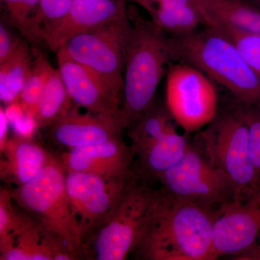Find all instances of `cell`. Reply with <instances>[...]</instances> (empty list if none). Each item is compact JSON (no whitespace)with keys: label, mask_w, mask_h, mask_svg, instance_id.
I'll return each instance as SVG.
<instances>
[{"label":"cell","mask_w":260,"mask_h":260,"mask_svg":"<svg viewBox=\"0 0 260 260\" xmlns=\"http://www.w3.org/2000/svg\"><path fill=\"white\" fill-rule=\"evenodd\" d=\"M205 157L232 181L235 202L249 199L260 189V179L252 155L250 135L242 109L216 116L200 133Z\"/></svg>","instance_id":"cell-6"},{"label":"cell","mask_w":260,"mask_h":260,"mask_svg":"<svg viewBox=\"0 0 260 260\" xmlns=\"http://www.w3.org/2000/svg\"><path fill=\"white\" fill-rule=\"evenodd\" d=\"M141 7L150 20L171 37H181L205 25L192 0H127Z\"/></svg>","instance_id":"cell-19"},{"label":"cell","mask_w":260,"mask_h":260,"mask_svg":"<svg viewBox=\"0 0 260 260\" xmlns=\"http://www.w3.org/2000/svg\"><path fill=\"white\" fill-rule=\"evenodd\" d=\"M239 260H260V239L254 245L246 249L242 254L234 257Z\"/></svg>","instance_id":"cell-30"},{"label":"cell","mask_w":260,"mask_h":260,"mask_svg":"<svg viewBox=\"0 0 260 260\" xmlns=\"http://www.w3.org/2000/svg\"><path fill=\"white\" fill-rule=\"evenodd\" d=\"M133 167L111 216L87 244L88 259L124 260L135 251L156 205L160 189Z\"/></svg>","instance_id":"cell-4"},{"label":"cell","mask_w":260,"mask_h":260,"mask_svg":"<svg viewBox=\"0 0 260 260\" xmlns=\"http://www.w3.org/2000/svg\"><path fill=\"white\" fill-rule=\"evenodd\" d=\"M130 31L126 14L72 38L58 49L102 76L120 93Z\"/></svg>","instance_id":"cell-8"},{"label":"cell","mask_w":260,"mask_h":260,"mask_svg":"<svg viewBox=\"0 0 260 260\" xmlns=\"http://www.w3.org/2000/svg\"><path fill=\"white\" fill-rule=\"evenodd\" d=\"M58 71L73 103L95 114L120 112V93L110 83L64 54L56 51Z\"/></svg>","instance_id":"cell-14"},{"label":"cell","mask_w":260,"mask_h":260,"mask_svg":"<svg viewBox=\"0 0 260 260\" xmlns=\"http://www.w3.org/2000/svg\"><path fill=\"white\" fill-rule=\"evenodd\" d=\"M0 259H77L60 238L28 213L18 227L0 239Z\"/></svg>","instance_id":"cell-16"},{"label":"cell","mask_w":260,"mask_h":260,"mask_svg":"<svg viewBox=\"0 0 260 260\" xmlns=\"http://www.w3.org/2000/svg\"><path fill=\"white\" fill-rule=\"evenodd\" d=\"M157 179L177 199L208 209L217 210L235 200L229 177L190 145L180 160Z\"/></svg>","instance_id":"cell-9"},{"label":"cell","mask_w":260,"mask_h":260,"mask_svg":"<svg viewBox=\"0 0 260 260\" xmlns=\"http://www.w3.org/2000/svg\"><path fill=\"white\" fill-rule=\"evenodd\" d=\"M10 20L28 42L37 41V24L40 0H1Z\"/></svg>","instance_id":"cell-25"},{"label":"cell","mask_w":260,"mask_h":260,"mask_svg":"<svg viewBox=\"0 0 260 260\" xmlns=\"http://www.w3.org/2000/svg\"><path fill=\"white\" fill-rule=\"evenodd\" d=\"M32 53L25 40L20 43L8 59L0 64V99L10 104L18 100L32 62Z\"/></svg>","instance_id":"cell-22"},{"label":"cell","mask_w":260,"mask_h":260,"mask_svg":"<svg viewBox=\"0 0 260 260\" xmlns=\"http://www.w3.org/2000/svg\"><path fill=\"white\" fill-rule=\"evenodd\" d=\"M65 177L60 158L49 154L37 177L10 192L15 205L60 238L77 259H86V248L67 193Z\"/></svg>","instance_id":"cell-5"},{"label":"cell","mask_w":260,"mask_h":260,"mask_svg":"<svg viewBox=\"0 0 260 260\" xmlns=\"http://www.w3.org/2000/svg\"><path fill=\"white\" fill-rule=\"evenodd\" d=\"M131 148L122 137L91 146L70 149L60 157L67 172L87 173L109 179L127 177L133 170Z\"/></svg>","instance_id":"cell-17"},{"label":"cell","mask_w":260,"mask_h":260,"mask_svg":"<svg viewBox=\"0 0 260 260\" xmlns=\"http://www.w3.org/2000/svg\"><path fill=\"white\" fill-rule=\"evenodd\" d=\"M171 37V36H170ZM174 62L191 65L229 92L239 105L260 102V78L227 38L209 25L171 37Z\"/></svg>","instance_id":"cell-3"},{"label":"cell","mask_w":260,"mask_h":260,"mask_svg":"<svg viewBox=\"0 0 260 260\" xmlns=\"http://www.w3.org/2000/svg\"><path fill=\"white\" fill-rule=\"evenodd\" d=\"M121 1L126 2V3H127V0H121Z\"/></svg>","instance_id":"cell-32"},{"label":"cell","mask_w":260,"mask_h":260,"mask_svg":"<svg viewBox=\"0 0 260 260\" xmlns=\"http://www.w3.org/2000/svg\"><path fill=\"white\" fill-rule=\"evenodd\" d=\"M249 4L260 10V0H246Z\"/></svg>","instance_id":"cell-31"},{"label":"cell","mask_w":260,"mask_h":260,"mask_svg":"<svg viewBox=\"0 0 260 260\" xmlns=\"http://www.w3.org/2000/svg\"><path fill=\"white\" fill-rule=\"evenodd\" d=\"M73 0H40V10L37 24V40L44 25L60 18L69 10Z\"/></svg>","instance_id":"cell-27"},{"label":"cell","mask_w":260,"mask_h":260,"mask_svg":"<svg viewBox=\"0 0 260 260\" xmlns=\"http://www.w3.org/2000/svg\"><path fill=\"white\" fill-rule=\"evenodd\" d=\"M126 47L120 114L129 128L153 104L159 83L174 62L171 37L135 8Z\"/></svg>","instance_id":"cell-2"},{"label":"cell","mask_w":260,"mask_h":260,"mask_svg":"<svg viewBox=\"0 0 260 260\" xmlns=\"http://www.w3.org/2000/svg\"><path fill=\"white\" fill-rule=\"evenodd\" d=\"M126 3L121 0H73L62 17L43 27L39 39L56 51L72 38L127 14Z\"/></svg>","instance_id":"cell-13"},{"label":"cell","mask_w":260,"mask_h":260,"mask_svg":"<svg viewBox=\"0 0 260 260\" xmlns=\"http://www.w3.org/2000/svg\"><path fill=\"white\" fill-rule=\"evenodd\" d=\"M239 106L249 126L251 155L260 179V102L251 105Z\"/></svg>","instance_id":"cell-26"},{"label":"cell","mask_w":260,"mask_h":260,"mask_svg":"<svg viewBox=\"0 0 260 260\" xmlns=\"http://www.w3.org/2000/svg\"><path fill=\"white\" fill-rule=\"evenodd\" d=\"M21 39H16L5 27L0 25V64L8 59L14 52Z\"/></svg>","instance_id":"cell-28"},{"label":"cell","mask_w":260,"mask_h":260,"mask_svg":"<svg viewBox=\"0 0 260 260\" xmlns=\"http://www.w3.org/2000/svg\"><path fill=\"white\" fill-rule=\"evenodd\" d=\"M175 121L167 106L152 104L129 129L135 167L146 177L158 179L184 155L189 145L178 133Z\"/></svg>","instance_id":"cell-7"},{"label":"cell","mask_w":260,"mask_h":260,"mask_svg":"<svg viewBox=\"0 0 260 260\" xmlns=\"http://www.w3.org/2000/svg\"><path fill=\"white\" fill-rule=\"evenodd\" d=\"M260 239V189L249 199L215 210L213 244L217 258L235 257Z\"/></svg>","instance_id":"cell-12"},{"label":"cell","mask_w":260,"mask_h":260,"mask_svg":"<svg viewBox=\"0 0 260 260\" xmlns=\"http://www.w3.org/2000/svg\"><path fill=\"white\" fill-rule=\"evenodd\" d=\"M129 174L121 179H109L87 173L66 172L67 193L85 248L115 209Z\"/></svg>","instance_id":"cell-11"},{"label":"cell","mask_w":260,"mask_h":260,"mask_svg":"<svg viewBox=\"0 0 260 260\" xmlns=\"http://www.w3.org/2000/svg\"><path fill=\"white\" fill-rule=\"evenodd\" d=\"M1 155L2 180L18 187L37 177L47 162L49 153L34 140L14 135L8 139Z\"/></svg>","instance_id":"cell-18"},{"label":"cell","mask_w":260,"mask_h":260,"mask_svg":"<svg viewBox=\"0 0 260 260\" xmlns=\"http://www.w3.org/2000/svg\"><path fill=\"white\" fill-rule=\"evenodd\" d=\"M205 25L212 27L232 42L244 60L260 78L259 35L243 31L225 24L210 23Z\"/></svg>","instance_id":"cell-24"},{"label":"cell","mask_w":260,"mask_h":260,"mask_svg":"<svg viewBox=\"0 0 260 260\" xmlns=\"http://www.w3.org/2000/svg\"><path fill=\"white\" fill-rule=\"evenodd\" d=\"M215 210L181 201L164 188L135 249L138 259L213 260Z\"/></svg>","instance_id":"cell-1"},{"label":"cell","mask_w":260,"mask_h":260,"mask_svg":"<svg viewBox=\"0 0 260 260\" xmlns=\"http://www.w3.org/2000/svg\"><path fill=\"white\" fill-rule=\"evenodd\" d=\"M73 102L59 71L55 70L39 98L31 119L39 129L49 127L71 112Z\"/></svg>","instance_id":"cell-21"},{"label":"cell","mask_w":260,"mask_h":260,"mask_svg":"<svg viewBox=\"0 0 260 260\" xmlns=\"http://www.w3.org/2000/svg\"><path fill=\"white\" fill-rule=\"evenodd\" d=\"M166 106L176 124L186 133L208 126L216 117L218 95L203 72L182 62L173 63L167 74Z\"/></svg>","instance_id":"cell-10"},{"label":"cell","mask_w":260,"mask_h":260,"mask_svg":"<svg viewBox=\"0 0 260 260\" xmlns=\"http://www.w3.org/2000/svg\"><path fill=\"white\" fill-rule=\"evenodd\" d=\"M8 120L3 107H0V152L4 151L8 141Z\"/></svg>","instance_id":"cell-29"},{"label":"cell","mask_w":260,"mask_h":260,"mask_svg":"<svg viewBox=\"0 0 260 260\" xmlns=\"http://www.w3.org/2000/svg\"><path fill=\"white\" fill-rule=\"evenodd\" d=\"M205 25L225 24L243 31L260 36V10L246 0H192Z\"/></svg>","instance_id":"cell-20"},{"label":"cell","mask_w":260,"mask_h":260,"mask_svg":"<svg viewBox=\"0 0 260 260\" xmlns=\"http://www.w3.org/2000/svg\"><path fill=\"white\" fill-rule=\"evenodd\" d=\"M48 128V135L54 143L72 149L120 138L127 126L120 112L115 114L70 112Z\"/></svg>","instance_id":"cell-15"},{"label":"cell","mask_w":260,"mask_h":260,"mask_svg":"<svg viewBox=\"0 0 260 260\" xmlns=\"http://www.w3.org/2000/svg\"><path fill=\"white\" fill-rule=\"evenodd\" d=\"M31 68L20 92L18 100L27 116L32 118L39 98L55 70L42 52L35 51Z\"/></svg>","instance_id":"cell-23"}]
</instances>
